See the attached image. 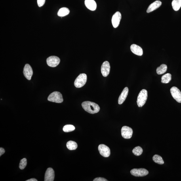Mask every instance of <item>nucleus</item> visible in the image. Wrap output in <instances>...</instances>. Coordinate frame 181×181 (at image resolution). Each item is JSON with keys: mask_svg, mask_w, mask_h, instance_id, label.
<instances>
[{"mask_svg": "<svg viewBox=\"0 0 181 181\" xmlns=\"http://www.w3.org/2000/svg\"><path fill=\"white\" fill-rule=\"evenodd\" d=\"M82 106L84 110L92 114L98 112L100 110V107L97 104L89 101L83 102Z\"/></svg>", "mask_w": 181, "mask_h": 181, "instance_id": "f257e3e1", "label": "nucleus"}, {"mask_svg": "<svg viewBox=\"0 0 181 181\" xmlns=\"http://www.w3.org/2000/svg\"><path fill=\"white\" fill-rule=\"evenodd\" d=\"M148 98V92L146 89H143L138 95L137 103L139 107H142L146 104Z\"/></svg>", "mask_w": 181, "mask_h": 181, "instance_id": "f03ea898", "label": "nucleus"}, {"mask_svg": "<svg viewBox=\"0 0 181 181\" xmlns=\"http://www.w3.org/2000/svg\"><path fill=\"white\" fill-rule=\"evenodd\" d=\"M48 100L50 102L57 103H62L64 100L62 94L57 91L54 92L50 94L48 96Z\"/></svg>", "mask_w": 181, "mask_h": 181, "instance_id": "7ed1b4c3", "label": "nucleus"}, {"mask_svg": "<svg viewBox=\"0 0 181 181\" xmlns=\"http://www.w3.org/2000/svg\"><path fill=\"white\" fill-rule=\"evenodd\" d=\"M87 75L85 73L80 74L75 80L74 85L77 88H81L85 85L87 81Z\"/></svg>", "mask_w": 181, "mask_h": 181, "instance_id": "20e7f679", "label": "nucleus"}, {"mask_svg": "<svg viewBox=\"0 0 181 181\" xmlns=\"http://www.w3.org/2000/svg\"><path fill=\"white\" fill-rule=\"evenodd\" d=\"M122 136L125 139H130L132 138L133 134V130L132 128L125 126L122 127L121 130Z\"/></svg>", "mask_w": 181, "mask_h": 181, "instance_id": "39448f33", "label": "nucleus"}, {"mask_svg": "<svg viewBox=\"0 0 181 181\" xmlns=\"http://www.w3.org/2000/svg\"><path fill=\"white\" fill-rule=\"evenodd\" d=\"M132 175L136 177H143L147 175L149 173L148 170L144 168H134L130 171Z\"/></svg>", "mask_w": 181, "mask_h": 181, "instance_id": "423d86ee", "label": "nucleus"}, {"mask_svg": "<svg viewBox=\"0 0 181 181\" xmlns=\"http://www.w3.org/2000/svg\"><path fill=\"white\" fill-rule=\"evenodd\" d=\"M100 154L104 157H108L110 154V150L108 146L104 144H100L98 147Z\"/></svg>", "mask_w": 181, "mask_h": 181, "instance_id": "0eeeda50", "label": "nucleus"}, {"mask_svg": "<svg viewBox=\"0 0 181 181\" xmlns=\"http://www.w3.org/2000/svg\"><path fill=\"white\" fill-rule=\"evenodd\" d=\"M172 97L177 102L181 103V92L178 88L173 87L170 90Z\"/></svg>", "mask_w": 181, "mask_h": 181, "instance_id": "6e6552de", "label": "nucleus"}, {"mask_svg": "<svg viewBox=\"0 0 181 181\" xmlns=\"http://www.w3.org/2000/svg\"><path fill=\"white\" fill-rule=\"evenodd\" d=\"M48 66L51 67H56L59 64L60 58L57 56H50L46 60Z\"/></svg>", "mask_w": 181, "mask_h": 181, "instance_id": "1a4fd4ad", "label": "nucleus"}, {"mask_svg": "<svg viewBox=\"0 0 181 181\" xmlns=\"http://www.w3.org/2000/svg\"><path fill=\"white\" fill-rule=\"evenodd\" d=\"M110 66L108 61H105L103 63L101 67V72L103 76L106 77L110 73Z\"/></svg>", "mask_w": 181, "mask_h": 181, "instance_id": "9d476101", "label": "nucleus"}, {"mask_svg": "<svg viewBox=\"0 0 181 181\" xmlns=\"http://www.w3.org/2000/svg\"><path fill=\"white\" fill-rule=\"evenodd\" d=\"M121 19V14L117 12L113 14L112 18V23L114 28H117L119 26Z\"/></svg>", "mask_w": 181, "mask_h": 181, "instance_id": "9b49d317", "label": "nucleus"}, {"mask_svg": "<svg viewBox=\"0 0 181 181\" xmlns=\"http://www.w3.org/2000/svg\"><path fill=\"white\" fill-rule=\"evenodd\" d=\"M25 77L27 79L30 80L33 74V71L32 68L30 65L27 64L25 65L23 71Z\"/></svg>", "mask_w": 181, "mask_h": 181, "instance_id": "f8f14e48", "label": "nucleus"}, {"mask_svg": "<svg viewBox=\"0 0 181 181\" xmlns=\"http://www.w3.org/2000/svg\"><path fill=\"white\" fill-rule=\"evenodd\" d=\"M54 170L51 168H48L46 170L45 175V181H53L54 179Z\"/></svg>", "mask_w": 181, "mask_h": 181, "instance_id": "ddd939ff", "label": "nucleus"}, {"mask_svg": "<svg viewBox=\"0 0 181 181\" xmlns=\"http://www.w3.org/2000/svg\"><path fill=\"white\" fill-rule=\"evenodd\" d=\"M130 50L134 54L138 56H142L143 54V50L141 47L140 46L133 44L130 46Z\"/></svg>", "mask_w": 181, "mask_h": 181, "instance_id": "4468645a", "label": "nucleus"}, {"mask_svg": "<svg viewBox=\"0 0 181 181\" xmlns=\"http://www.w3.org/2000/svg\"><path fill=\"white\" fill-rule=\"evenodd\" d=\"M162 5V2L159 1H156L151 3L149 6L147 10V13H150L159 8Z\"/></svg>", "mask_w": 181, "mask_h": 181, "instance_id": "2eb2a0df", "label": "nucleus"}, {"mask_svg": "<svg viewBox=\"0 0 181 181\" xmlns=\"http://www.w3.org/2000/svg\"><path fill=\"white\" fill-rule=\"evenodd\" d=\"M128 88L127 87H125L119 97L118 100V103L119 104L121 105L123 104L125 101L128 96Z\"/></svg>", "mask_w": 181, "mask_h": 181, "instance_id": "dca6fc26", "label": "nucleus"}, {"mask_svg": "<svg viewBox=\"0 0 181 181\" xmlns=\"http://www.w3.org/2000/svg\"><path fill=\"white\" fill-rule=\"evenodd\" d=\"M85 4L86 7L92 11H94L96 9L97 4L94 0H85Z\"/></svg>", "mask_w": 181, "mask_h": 181, "instance_id": "f3484780", "label": "nucleus"}, {"mask_svg": "<svg viewBox=\"0 0 181 181\" xmlns=\"http://www.w3.org/2000/svg\"><path fill=\"white\" fill-rule=\"evenodd\" d=\"M70 11L68 8H60L58 12V15L60 17H63L66 16L69 13Z\"/></svg>", "mask_w": 181, "mask_h": 181, "instance_id": "a211bd4d", "label": "nucleus"}, {"mask_svg": "<svg viewBox=\"0 0 181 181\" xmlns=\"http://www.w3.org/2000/svg\"><path fill=\"white\" fill-rule=\"evenodd\" d=\"M172 5L175 11H178L181 7V0H173Z\"/></svg>", "mask_w": 181, "mask_h": 181, "instance_id": "6ab92c4d", "label": "nucleus"}, {"mask_svg": "<svg viewBox=\"0 0 181 181\" xmlns=\"http://www.w3.org/2000/svg\"><path fill=\"white\" fill-rule=\"evenodd\" d=\"M167 66L165 64H162L160 67H158L156 72L158 75H162L165 73L167 70Z\"/></svg>", "mask_w": 181, "mask_h": 181, "instance_id": "aec40b11", "label": "nucleus"}, {"mask_svg": "<svg viewBox=\"0 0 181 181\" xmlns=\"http://www.w3.org/2000/svg\"><path fill=\"white\" fill-rule=\"evenodd\" d=\"M67 148L70 150H73L76 149L77 147V145L76 143L72 141H70L67 142Z\"/></svg>", "mask_w": 181, "mask_h": 181, "instance_id": "412c9836", "label": "nucleus"}, {"mask_svg": "<svg viewBox=\"0 0 181 181\" xmlns=\"http://www.w3.org/2000/svg\"><path fill=\"white\" fill-rule=\"evenodd\" d=\"M171 79V75L169 73H166L162 76L161 82L162 83L167 84L170 82Z\"/></svg>", "mask_w": 181, "mask_h": 181, "instance_id": "4be33fe9", "label": "nucleus"}, {"mask_svg": "<svg viewBox=\"0 0 181 181\" xmlns=\"http://www.w3.org/2000/svg\"><path fill=\"white\" fill-rule=\"evenodd\" d=\"M153 160L155 162L159 164V165H163L164 163V161L162 158L159 155H155L154 156Z\"/></svg>", "mask_w": 181, "mask_h": 181, "instance_id": "5701e85b", "label": "nucleus"}, {"mask_svg": "<svg viewBox=\"0 0 181 181\" xmlns=\"http://www.w3.org/2000/svg\"><path fill=\"white\" fill-rule=\"evenodd\" d=\"M132 152L134 155L136 156H139L142 154L143 150L141 147L138 146L134 148Z\"/></svg>", "mask_w": 181, "mask_h": 181, "instance_id": "b1692460", "label": "nucleus"}, {"mask_svg": "<svg viewBox=\"0 0 181 181\" xmlns=\"http://www.w3.org/2000/svg\"><path fill=\"white\" fill-rule=\"evenodd\" d=\"M75 129L74 126L71 125H65L63 128V130L65 132H69L73 131Z\"/></svg>", "mask_w": 181, "mask_h": 181, "instance_id": "393cba45", "label": "nucleus"}, {"mask_svg": "<svg viewBox=\"0 0 181 181\" xmlns=\"http://www.w3.org/2000/svg\"><path fill=\"white\" fill-rule=\"evenodd\" d=\"M27 165V160L26 158H23L21 160L20 165L19 168L23 170L26 167Z\"/></svg>", "mask_w": 181, "mask_h": 181, "instance_id": "a878e982", "label": "nucleus"}, {"mask_svg": "<svg viewBox=\"0 0 181 181\" xmlns=\"http://www.w3.org/2000/svg\"><path fill=\"white\" fill-rule=\"evenodd\" d=\"M45 0H37L38 6L40 7L43 6L45 4Z\"/></svg>", "mask_w": 181, "mask_h": 181, "instance_id": "bb28decb", "label": "nucleus"}, {"mask_svg": "<svg viewBox=\"0 0 181 181\" xmlns=\"http://www.w3.org/2000/svg\"><path fill=\"white\" fill-rule=\"evenodd\" d=\"M106 179L102 178H95L93 181H107Z\"/></svg>", "mask_w": 181, "mask_h": 181, "instance_id": "cd10ccee", "label": "nucleus"}, {"mask_svg": "<svg viewBox=\"0 0 181 181\" xmlns=\"http://www.w3.org/2000/svg\"><path fill=\"white\" fill-rule=\"evenodd\" d=\"M5 149L2 148H0V156H1L2 155H3L5 153Z\"/></svg>", "mask_w": 181, "mask_h": 181, "instance_id": "c85d7f7f", "label": "nucleus"}, {"mask_svg": "<svg viewBox=\"0 0 181 181\" xmlns=\"http://www.w3.org/2000/svg\"><path fill=\"white\" fill-rule=\"evenodd\" d=\"M38 180L34 178H32L30 179H29L28 180H27L26 181H37Z\"/></svg>", "mask_w": 181, "mask_h": 181, "instance_id": "c756f323", "label": "nucleus"}]
</instances>
